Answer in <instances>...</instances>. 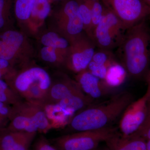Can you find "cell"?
<instances>
[{
    "label": "cell",
    "instance_id": "6da1fadb",
    "mask_svg": "<svg viewBox=\"0 0 150 150\" xmlns=\"http://www.w3.org/2000/svg\"><path fill=\"white\" fill-rule=\"evenodd\" d=\"M132 99L131 93L122 92L102 103L89 105L73 116L67 125L68 131L72 133L110 127L121 116Z\"/></svg>",
    "mask_w": 150,
    "mask_h": 150
},
{
    "label": "cell",
    "instance_id": "7a4b0ae2",
    "mask_svg": "<svg viewBox=\"0 0 150 150\" xmlns=\"http://www.w3.org/2000/svg\"><path fill=\"white\" fill-rule=\"evenodd\" d=\"M150 32L145 20L126 30L118 48V56L128 75L134 78L144 76L149 69Z\"/></svg>",
    "mask_w": 150,
    "mask_h": 150
},
{
    "label": "cell",
    "instance_id": "3957f363",
    "mask_svg": "<svg viewBox=\"0 0 150 150\" xmlns=\"http://www.w3.org/2000/svg\"><path fill=\"white\" fill-rule=\"evenodd\" d=\"M7 83L21 98L41 105L45 100L52 81L48 73L43 68L31 67L17 72Z\"/></svg>",
    "mask_w": 150,
    "mask_h": 150
},
{
    "label": "cell",
    "instance_id": "277c9868",
    "mask_svg": "<svg viewBox=\"0 0 150 150\" xmlns=\"http://www.w3.org/2000/svg\"><path fill=\"white\" fill-rule=\"evenodd\" d=\"M9 121L6 131L46 133L53 128L42 106L26 100L12 106Z\"/></svg>",
    "mask_w": 150,
    "mask_h": 150
},
{
    "label": "cell",
    "instance_id": "5b68a950",
    "mask_svg": "<svg viewBox=\"0 0 150 150\" xmlns=\"http://www.w3.org/2000/svg\"><path fill=\"white\" fill-rule=\"evenodd\" d=\"M117 132L116 128L111 126L70 133L54 139V146L58 150H95Z\"/></svg>",
    "mask_w": 150,
    "mask_h": 150
},
{
    "label": "cell",
    "instance_id": "8992f818",
    "mask_svg": "<svg viewBox=\"0 0 150 150\" xmlns=\"http://www.w3.org/2000/svg\"><path fill=\"white\" fill-rule=\"evenodd\" d=\"M126 30L117 16L105 7L102 18L93 31V42L99 49L112 51L122 43Z\"/></svg>",
    "mask_w": 150,
    "mask_h": 150
},
{
    "label": "cell",
    "instance_id": "52a82bcc",
    "mask_svg": "<svg viewBox=\"0 0 150 150\" xmlns=\"http://www.w3.org/2000/svg\"><path fill=\"white\" fill-rule=\"evenodd\" d=\"M31 48L21 31L13 28L0 32V58L7 60L14 67L27 62L31 55Z\"/></svg>",
    "mask_w": 150,
    "mask_h": 150
},
{
    "label": "cell",
    "instance_id": "ba28073f",
    "mask_svg": "<svg viewBox=\"0 0 150 150\" xmlns=\"http://www.w3.org/2000/svg\"><path fill=\"white\" fill-rule=\"evenodd\" d=\"M57 31L70 43L84 32L77 0H64L54 13Z\"/></svg>",
    "mask_w": 150,
    "mask_h": 150
},
{
    "label": "cell",
    "instance_id": "9c48e42d",
    "mask_svg": "<svg viewBox=\"0 0 150 150\" xmlns=\"http://www.w3.org/2000/svg\"><path fill=\"white\" fill-rule=\"evenodd\" d=\"M127 30L150 16V9L143 0H101Z\"/></svg>",
    "mask_w": 150,
    "mask_h": 150
},
{
    "label": "cell",
    "instance_id": "30bf717a",
    "mask_svg": "<svg viewBox=\"0 0 150 150\" xmlns=\"http://www.w3.org/2000/svg\"><path fill=\"white\" fill-rule=\"evenodd\" d=\"M96 47L93 40L83 33L70 42L66 67L77 74L86 70L92 59Z\"/></svg>",
    "mask_w": 150,
    "mask_h": 150
},
{
    "label": "cell",
    "instance_id": "8fae6325",
    "mask_svg": "<svg viewBox=\"0 0 150 150\" xmlns=\"http://www.w3.org/2000/svg\"><path fill=\"white\" fill-rule=\"evenodd\" d=\"M150 100V86L146 93L136 101L130 103L121 116L119 124L120 134L128 137L138 130L144 121Z\"/></svg>",
    "mask_w": 150,
    "mask_h": 150
},
{
    "label": "cell",
    "instance_id": "7c38bea8",
    "mask_svg": "<svg viewBox=\"0 0 150 150\" xmlns=\"http://www.w3.org/2000/svg\"><path fill=\"white\" fill-rule=\"evenodd\" d=\"M76 81L83 92L93 100L108 95L113 89L87 70L77 74Z\"/></svg>",
    "mask_w": 150,
    "mask_h": 150
},
{
    "label": "cell",
    "instance_id": "4fadbf2b",
    "mask_svg": "<svg viewBox=\"0 0 150 150\" xmlns=\"http://www.w3.org/2000/svg\"><path fill=\"white\" fill-rule=\"evenodd\" d=\"M76 81L68 77L52 82L45 100L40 105L54 104L74 94L81 91Z\"/></svg>",
    "mask_w": 150,
    "mask_h": 150
},
{
    "label": "cell",
    "instance_id": "5bb4252c",
    "mask_svg": "<svg viewBox=\"0 0 150 150\" xmlns=\"http://www.w3.org/2000/svg\"><path fill=\"white\" fill-rule=\"evenodd\" d=\"M37 133L6 131L0 137L1 150H29Z\"/></svg>",
    "mask_w": 150,
    "mask_h": 150
},
{
    "label": "cell",
    "instance_id": "9a60e30c",
    "mask_svg": "<svg viewBox=\"0 0 150 150\" xmlns=\"http://www.w3.org/2000/svg\"><path fill=\"white\" fill-rule=\"evenodd\" d=\"M40 41L44 46L55 48L67 59L70 43L67 38L59 32L50 31L44 33L41 36Z\"/></svg>",
    "mask_w": 150,
    "mask_h": 150
},
{
    "label": "cell",
    "instance_id": "2e32d148",
    "mask_svg": "<svg viewBox=\"0 0 150 150\" xmlns=\"http://www.w3.org/2000/svg\"><path fill=\"white\" fill-rule=\"evenodd\" d=\"M51 0H35L28 22L36 28L42 24L51 13Z\"/></svg>",
    "mask_w": 150,
    "mask_h": 150
},
{
    "label": "cell",
    "instance_id": "e0dca14e",
    "mask_svg": "<svg viewBox=\"0 0 150 150\" xmlns=\"http://www.w3.org/2000/svg\"><path fill=\"white\" fill-rule=\"evenodd\" d=\"M127 74L123 65L117 61L108 67L103 81L108 86L113 89L119 86L124 83Z\"/></svg>",
    "mask_w": 150,
    "mask_h": 150
},
{
    "label": "cell",
    "instance_id": "ac0fdd59",
    "mask_svg": "<svg viewBox=\"0 0 150 150\" xmlns=\"http://www.w3.org/2000/svg\"><path fill=\"white\" fill-rule=\"evenodd\" d=\"M14 0H0V32L13 29Z\"/></svg>",
    "mask_w": 150,
    "mask_h": 150
},
{
    "label": "cell",
    "instance_id": "d6986e66",
    "mask_svg": "<svg viewBox=\"0 0 150 150\" xmlns=\"http://www.w3.org/2000/svg\"><path fill=\"white\" fill-rule=\"evenodd\" d=\"M35 0H14L15 17L19 23L28 22Z\"/></svg>",
    "mask_w": 150,
    "mask_h": 150
},
{
    "label": "cell",
    "instance_id": "ffe728a7",
    "mask_svg": "<svg viewBox=\"0 0 150 150\" xmlns=\"http://www.w3.org/2000/svg\"><path fill=\"white\" fill-rule=\"evenodd\" d=\"M77 1L80 13L83 21L84 32L93 40L91 32V0Z\"/></svg>",
    "mask_w": 150,
    "mask_h": 150
},
{
    "label": "cell",
    "instance_id": "44dd1931",
    "mask_svg": "<svg viewBox=\"0 0 150 150\" xmlns=\"http://www.w3.org/2000/svg\"><path fill=\"white\" fill-rule=\"evenodd\" d=\"M22 101L6 81L0 79V101L13 106Z\"/></svg>",
    "mask_w": 150,
    "mask_h": 150
},
{
    "label": "cell",
    "instance_id": "7402d4cb",
    "mask_svg": "<svg viewBox=\"0 0 150 150\" xmlns=\"http://www.w3.org/2000/svg\"><path fill=\"white\" fill-rule=\"evenodd\" d=\"M41 59L53 64L66 65V58L58 50L53 47L43 46L40 51Z\"/></svg>",
    "mask_w": 150,
    "mask_h": 150
},
{
    "label": "cell",
    "instance_id": "603a6c76",
    "mask_svg": "<svg viewBox=\"0 0 150 150\" xmlns=\"http://www.w3.org/2000/svg\"><path fill=\"white\" fill-rule=\"evenodd\" d=\"M104 8L101 0H91V32L93 40L94 30L102 18Z\"/></svg>",
    "mask_w": 150,
    "mask_h": 150
},
{
    "label": "cell",
    "instance_id": "cb8c5ba5",
    "mask_svg": "<svg viewBox=\"0 0 150 150\" xmlns=\"http://www.w3.org/2000/svg\"><path fill=\"white\" fill-rule=\"evenodd\" d=\"M91 61L105 65L108 68L114 62H117L115 56L112 51L99 48L97 51L96 50Z\"/></svg>",
    "mask_w": 150,
    "mask_h": 150
},
{
    "label": "cell",
    "instance_id": "d4e9b609",
    "mask_svg": "<svg viewBox=\"0 0 150 150\" xmlns=\"http://www.w3.org/2000/svg\"><path fill=\"white\" fill-rule=\"evenodd\" d=\"M121 135L123 143L128 150H147V141L143 138L131 135L128 137Z\"/></svg>",
    "mask_w": 150,
    "mask_h": 150
},
{
    "label": "cell",
    "instance_id": "484cf974",
    "mask_svg": "<svg viewBox=\"0 0 150 150\" xmlns=\"http://www.w3.org/2000/svg\"><path fill=\"white\" fill-rule=\"evenodd\" d=\"M131 136L141 137L146 141L150 140V104L149 103L147 113L144 121L137 131ZM131 136V135H130Z\"/></svg>",
    "mask_w": 150,
    "mask_h": 150
},
{
    "label": "cell",
    "instance_id": "4316f807",
    "mask_svg": "<svg viewBox=\"0 0 150 150\" xmlns=\"http://www.w3.org/2000/svg\"><path fill=\"white\" fill-rule=\"evenodd\" d=\"M108 69V67L105 65L98 64L91 61L86 70L93 76L104 80L107 74Z\"/></svg>",
    "mask_w": 150,
    "mask_h": 150
},
{
    "label": "cell",
    "instance_id": "83f0119b",
    "mask_svg": "<svg viewBox=\"0 0 150 150\" xmlns=\"http://www.w3.org/2000/svg\"><path fill=\"white\" fill-rule=\"evenodd\" d=\"M105 143L109 150H129L123 144L121 134L118 132Z\"/></svg>",
    "mask_w": 150,
    "mask_h": 150
},
{
    "label": "cell",
    "instance_id": "f1b7e54d",
    "mask_svg": "<svg viewBox=\"0 0 150 150\" xmlns=\"http://www.w3.org/2000/svg\"><path fill=\"white\" fill-rule=\"evenodd\" d=\"M34 150H58L53 145L50 144L45 137H40L35 142Z\"/></svg>",
    "mask_w": 150,
    "mask_h": 150
},
{
    "label": "cell",
    "instance_id": "f546056e",
    "mask_svg": "<svg viewBox=\"0 0 150 150\" xmlns=\"http://www.w3.org/2000/svg\"><path fill=\"white\" fill-rule=\"evenodd\" d=\"M8 121V119H6L0 114V130L3 129Z\"/></svg>",
    "mask_w": 150,
    "mask_h": 150
},
{
    "label": "cell",
    "instance_id": "4dcf8cb0",
    "mask_svg": "<svg viewBox=\"0 0 150 150\" xmlns=\"http://www.w3.org/2000/svg\"><path fill=\"white\" fill-rule=\"evenodd\" d=\"M143 1L150 9V0H143Z\"/></svg>",
    "mask_w": 150,
    "mask_h": 150
},
{
    "label": "cell",
    "instance_id": "1f68e13d",
    "mask_svg": "<svg viewBox=\"0 0 150 150\" xmlns=\"http://www.w3.org/2000/svg\"><path fill=\"white\" fill-rule=\"evenodd\" d=\"M95 150H109V149H108V148L107 147V146H105L104 147L102 148V149H100L99 146L97 149H96Z\"/></svg>",
    "mask_w": 150,
    "mask_h": 150
},
{
    "label": "cell",
    "instance_id": "d6a6232c",
    "mask_svg": "<svg viewBox=\"0 0 150 150\" xmlns=\"http://www.w3.org/2000/svg\"><path fill=\"white\" fill-rule=\"evenodd\" d=\"M147 150H150V140L147 141Z\"/></svg>",
    "mask_w": 150,
    "mask_h": 150
},
{
    "label": "cell",
    "instance_id": "836d02e7",
    "mask_svg": "<svg viewBox=\"0 0 150 150\" xmlns=\"http://www.w3.org/2000/svg\"><path fill=\"white\" fill-rule=\"evenodd\" d=\"M150 81V71L148 76V81Z\"/></svg>",
    "mask_w": 150,
    "mask_h": 150
},
{
    "label": "cell",
    "instance_id": "e575fe53",
    "mask_svg": "<svg viewBox=\"0 0 150 150\" xmlns=\"http://www.w3.org/2000/svg\"><path fill=\"white\" fill-rule=\"evenodd\" d=\"M51 1H63L64 0H51Z\"/></svg>",
    "mask_w": 150,
    "mask_h": 150
},
{
    "label": "cell",
    "instance_id": "d590c367",
    "mask_svg": "<svg viewBox=\"0 0 150 150\" xmlns=\"http://www.w3.org/2000/svg\"><path fill=\"white\" fill-rule=\"evenodd\" d=\"M148 81V85H149L150 86V81ZM149 104H150V100L149 102Z\"/></svg>",
    "mask_w": 150,
    "mask_h": 150
},
{
    "label": "cell",
    "instance_id": "8d00e7d4",
    "mask_svg": "<svg viewBox=\"0 0 150 150\" xmlns=\"http://www.w3.org/2000/svg\"></svg>",
    "mask_w": 150,
    "mask_h": 150
}]
</instances>
